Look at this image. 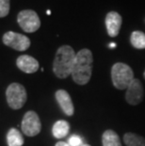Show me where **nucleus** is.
Masks as SVG:
<instances>
[{"label": "nucleus", "instance_id": "nucleus-1", "mask_svg": "<svg viewBox=\"0 0 145 146\" xmlns=\"http://www.w3.org/2000/svg\"><path fill=\"white\" fill-rule=\"evenodd\" d=\"M93 66V56L88 48L81 49L75 56L72 71L73 80L78 85H86L91 79Z\"/></svg>", "mask_w": 145, "mask_h": 146}, {"label": "nucleus", "instance_id": "nucleus-2", "mask_svg": "<svg viewBox=\"0 0 145 146\" xmlns=\"http://www.w3.org/2000/svg\"><path fill=\"white\" fill-rule=\"evenodd\" d=\"M75 56L70 45H62L58 49L53 62V72L57 77L64 79L72 74Z\"/></svg>", "mask_w": 145, "mask_h": 146}, {"label": "nucleus", "instance_id": "nucleus-3", "mask_svg": "<svg viewBox=\"0 0 145 146\" xmlns=\"http://www.w3.org/2000/svg\"><path fill=\"white\" fill-rule=\"evenodd\" d=\"M134 79L133 70L129 65L117 62L111 68V80L113 86L118 90H126Z\"/></svg>", "mask_w": 145, "mask_h": 146}, {"label": "nucleus", "instance_id": "nucleus-4", "mask_svg": "<svg viewBox=\"0 0 145 146\" xmlns=\"http://www.w3.org/2000/svg\"><path fill=\"white\" fill-rule=\"evenodd\" d=\"M6 96L9 106L13 110H20L26 101V91L23 85L12 83L6 91Z\"/></svg>", "mask_w": 145, "mask_h": 146}, {"label": "nucleus", "instance_id": "nucleus-5", "mask_svg": "<svg viewBox=\"0 0 145 146\" xmlns=\"http://www.w3.org/2000/svg\"><path fill=\"white\" fill-rule=\"evenodd\" d=\"M17 22L24 32L33 33L41 27V20L38 14L32 10H24L20 11L17 16Z\"/></svg>", "mask_w": 145, "mask_h": 146}, {"label": "nucleus", "instance_id": "nucleus-6", "mask_svg": "<svg viewBox=\"0 0 145 146\" xmlns=\"http://www.w3.org/2000/svg\"><path fill=\"white\" fill-rule=\"evenodd\" d=\"M3 42L17 51H26L31 44L28 37L13 31H8L3 35Z\"/></svg>", "mask_w": 145, "mask_h": 146}, {"label": "nucleus", "instance_id": "nucleus-7", "mask_svg": "<svg viewBox=\"0 0 145 146\" xmlns=\"http://www.w3.org/2000/svg\"><path fill=\"white\" fill-rule=\"evenodd\" d=\"M22 130L24 135L28 137H34L41 132L42 123L40 118L35 111H27L24 114L22 121Z\"/></svg>", "mask_w": 145, "mask_h": 146}, {"label": "nucleus", "instance_id": "nucleus-8", "mask_svg": "<svg viewBox=\"0 0 145 146\" xmlns=\"http://www.w3.org/2000/svg\"><path fill=\"white\" fill-rule=\"evenodd\" d=\"M144 97V89L140 80L134 78L126 89L125 100L129 105L137 106L140 104Z\"/></svg>", "mask_w": 145, "mask_h": 146}, {"label": "nucleus", "instance_id": "nucleus-9", "mask_svg": "<svg viewBox=\"0 0 145 146\" xmlns=\"http://www.w3.org/2000/svg\"><path fill=\"white\" fill-rule=\"evenodd\" d=\"M122 23V18L117 11H109L106 16V27L109 36L117 37L119 35Z\"/></svg>", "mask_w": 145, "mask_h": 146}, {"label": "nucleus", "instance_id": "nucleus-10", "mask_svg": "<svg viewBox=\"0 0 145 146\" xmlns=\"http://www.w3.org/2000/svg\"><path fill=\"white\" fill-rule=\"evenodd\" d=\"M17 67L26 74H33L38 71L40 65L36 58L29 55H22L16 60Z\"/></svg>", "mask_w": 145, "mask_h": 146}, {"label": "nucleus", "instance_id": "nucleus-11", "mask_svg": "<svg viewBox=\"0 0 145 146\" xmlns=\"http://www.w3.org/2000/svg\"><path fill=\"white\" fill-rule=\"evenodd\" d=\"M56 99L60 108L67 116H73L75 112V108L70 94L64 90H58L56 92Z\"/></svg>", "mask_w": 145, "mask_h": 146}, {"label": "nucleus", "instance_id": "nucleus-12", "mask_svg": "<svg viewBox=\"0 0 145 146\" xmlns=\"http://www.w3.org/2000/svg\"><path fill=\"white\" fill-rule=\"evenodd\" d=\"M69 130H70L69 123L67 121L60 120L54 123L53 128H52V132H53V136L56 139H62L68 135Z\"/></svg>", "mask_w": 145, "mask_h": 146}, {"label": "nucleus", "instance_id": "nucleus-13", "mask_svg": "<svg viewBox=\"0 0 145 146\" xmlns=\"http://www.w3.org/2000/svg\"><path fill=\"white\" fill-rule=\"evenodd\" d=\"M103 146H122L118 134L111 129L106 130L102 136Z\"/></svg>", "mask_w": 145, "mask_h": 146}, {"label": "nucleus", "instance_id": "nucleus-14", "mask_svg": "<svg viewBox=\"0 0 145 146\" xmlns=\"http://www.w3.org/2000/svg\"><path fill=\"white\" fill-rule=\"evenodd\" d=\"M123 141L126 146H145V138L132 132L125 133Z\"/></svg>", "mask_w": 145, "mask_h": 146}, {"label": "nucleus", "instance_id": "nucleus-15", "mask_svg": "<svg viewBox=\"0 0 145 146\" xmlns=\"http://www.w3.org/2000/svg\"><path fill=\"white\" fill-rule=\"evenodd\" d=\"M7 141L9 146H22L24 144L23 136L16 128L10 129L7 135Z\"/></svg>", "mask_w": 145, "mask_h": 146}, {"label": "nucleus", "instance_id": "nucleus-16", "mask_svg": "<svg viewBox=\"0 0 145 146\" xmlns=\"http://www.w3.org/2000/svg\"><path fill=\"white\" fill-rule=\"evenodd\" d=\"M130 42L136 49H145V33L142 31H133L130 37Z\"/></svg>", "mask_w": 145, "mask_h": 146}, {"label": "nucleus", "instance_id": "nucleus-17", "mask_svg": "<svg viewBox=\"0 0 145 146\" xmlns=\"http://www.w3.org/2000/svg\"><path fill=\"white\" fill-rule=\"evenodd\" d=\"M10 12V0H0V18L6 17Z\"/></svg>", "mask_w": 145, "mask_h": 146}, {"label": "nucleus", "instance_id": "nucleus-18", "mask_svg": "<svg viewBox=\"0 0 145 146\" xmlns=\"http://www.w3.org/2000/svg\"><path fill=\"white\" fill-rule=\"evenodd\" d=\"M68 144L70 146H82V139L78 135H72L68 139Z\"/></svg>", "mask_w": 145, "mask_h": 146}, {"label": "nucleus", "instance_id": "nucleus-19", "mask_svg": "<svg viewBox=\"0 0 145 146\" xmlns=\"http://www.w3.org/2000/svg\"><path fill=\"white\" fill-rule=\"evenodd\" d=\"M55 146H70L68 144V142H65V141H58L56 143Z\"/></svg>", "mask_w": 145, "mask_h": 146}, {"label": "nucleus", "instance_id": "nucleus-20", "mask_svg": "<svg viewBox=\"0 0 145 146\" xmlns=\"http://www.w3.org/2000/svg\"><path fill=\"white\" fill-rule=\"evenodd\" d=\"M109 48H115V47H116V43H115V42L109 43Z\"/></svg>", "mask_w": 145, "mask_h": 146}, {"label": "nucleus", "instance_id": "nucleus-21", "mask_svg": "<svg viewBox=\"0 0 145 146\" xmlns=\"http://www.w3.org/2000/svg\"><path fill=\"white\" fill-rule=\"evenodd\" d=\"M46 13H47L48 15H50L51 14V11H46Z\"/></svg>", "mask_w": 145, "mask_h": 146}, {"label": "nucleus", "instance_id": "nucleus-22", "mask_svg": "<svg viewBox=\"0 0 145 146\" xmlns=\"http://www.w3.org/2000/svg\"><path fill=\"white\" fill-rule=\"evenodd\" d=\"M82 146H91V145H89V144H83Z\"/></svg>", "mask_w": 145, "mask_h": 146}, {"label": "nucleus", "instance_id": "nucleus-23", "mask_svg": "<svg viewBox=\"0 0 145 146\" xmlns=\"http://www.w3.org/2000/svg\"><path fill=\"white\" fill-rule=\"evenodd\" d=\"M143 77H144V79H145V70H144V73H143Z\"/></svg>", "mask_w": 145, "mask_h": 146}]
</instances>
